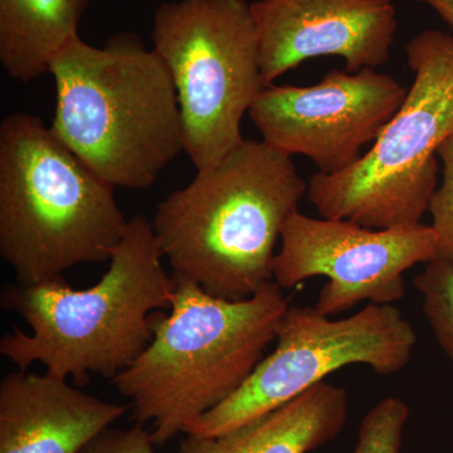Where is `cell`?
<instances>
[{"label": "cell", "instance_id": "obj_1", "mask_svg": "<svg viewBox=\"0 0 453 453\" xmlns=\"http://www.w3.org/2000/svg\"><path fill=\"white\" fill-rule=\"evenodd\" d=\"M306 193L291 157L244 139L157 204L155 238L173 275L219 299H249L273 281L277 241Z\"/></svg>", "mask_w": 453, "mask_h": 453}, {"label": "cell", "instance_id": "obj_2", "mask_svg": "<svg viewBox=\"0 0 453 453\" xmlns=\"http://www.w3.org/2000/svg\"><path fill=\"white\" fill-rule=\"evenodd\" d=\"M153 223L129 219L109 270L85 290L65 277L40 285L7 286L3 308L31 327H14L0 340V354L26 371L41 363L57 377L85 384L89 375L113 380L129 368L154 338L155 316L172 308L174 281L163 266Z\"/></svg>", "mask_w": 453, "mask_h": 453}, {"label": "cell", "instance_id": "obj_3", "mask_svg": "<svg viewBox=\"0 0 453 453\" xmlns=\"http://www.w3.org/2000/svg\"><path fill=\"white\" fill-rule=\"evenodd\" d=\"M172 277L168 314L157 312L149 347L111 380L130 399L134 421L153 423L160 447L243 386L290 308L275 281L249 299L229 301Z\"/></svg>", "mask_w": 453, "mask_h": 453}, {"label": "cell", "instance_id": "obj_4", "mask_svg": "<svg viewBox=\"0 0 453 453\" xmlns=\"http://www.w3.org/2000/svg\"><path fill=\"white\" fill-rule=\"evenodd\" d=\"M50 130L113 188L144 190L184 151L183 121L168 67L134 33L103 47L76 37L50 65Z\"/></svg>", "mask_w": 453, "mask_h": 453}, {"label": "cell", "instance_id": "obj_5", "mask_svg": "<svg viewBox=\"0 0 453 453\" xmlns=\"http://www.w3.org/2000/svg\"><path fill=\"white\" fill-rule=\"evenodd\" d=\"M115 188L37 116L0 124V255L18 283L40 285L82 264L110 262L127 232Z\"/></svg>", "mask_w": 453, "mask_h": 453}, {"label": "cell", "instance_id": "obj_6", "mask_svg": "<svg viewBox=\"0 0 453 453\" xmlns=\"http://www.w3.org/2000/svg\"><path fill=\"white\" fill-rule=\"evenodd\" d=\"M405 56L412 86L372 148L348 169L310 179L306 195L323 219L388 229L418 225L428 211L436 151L453 135V37L426 29Z\"/></svg>", "mask_w": 453, "mask_h": 453}, {"label": "cell", "instance_id": "obj_7", "mask_svg": "<svg viewBox=\"0 0 453 453\" xmlns=\"http://www.w3.org/2000/svg\"><path fill=\"white\" fill-rule=\"evenodd\" d=\"M151 37L177 89L184 153L196 172L213 168L243 142V115L266 88L251 4L163 3Z\"/></svg>", "mask_w": 453, "mask_h": 453}, {"label": "cell", "instance_id": "obj_8", "mask_svg": "<svg viewBox=\"0 0 453 453\" xmlns=\"http://www.w3.org/2000/svg\"><path fill=\"white\" fill-rule=\"evenodd\" d=\"M276 342L243 386L184 434L219 437L282 407L344 366L363 365L377 374H395L412 359L417 338L395 305L369 303L340 320L316 308L290 305Z\"/></svg>", "mask_w": 453, "mask_h": 453}, {"label": "cell", "instance_id": "obj_9", "mask_svg": "<svg viewBox=\"0 0 453 453\" xmlns=\"http://www.w3.org/2000/svg\"><path fill=\"white\" fill-rule=\"evenodd\" d=\"M434 259L437 235L431 226L372 229L297 211L283 226L273 281L292 288L311 277H326L315 308L332 318L363 301L393 305L403 299L405 271Z\"/></svg>", "mask_w": 453, "mask_h": 453}, {"label": "cell", "instance_id": "obj_10", "mask_svg": "<svg viewBox=\"0 0 453 453\" xmlns=\"http://www.w3.org/2000/svg\"><path fill=\"white\" fill-rule=\"evenodd\" d=\"M407 92L395 77L372 68L333 70L309 88L271 83L249 113L268 145L291 157L303 155L319 173L335 174L357 162Z\"/></svg>", "mask_w": 453, "mask_h": 453}, {"label": "cell", "instance_id": "obj_11", "mask_svg": "<svg viewBox=\"0 0 453 453\" xmlns=\"http://www.w3.org/2000/svg\"><path fill=\"white\" fill-rule=\"evenodd\" d=\"M265 85L321 56L345 71L386 65L398 19L392 0H256L251 3Z\"/></svg>", "mask_w": 453, "mask_h": 453}, {"label": "cell", "instance_id": "obj_12", "mask_svg": "<svg viewBox=\"0 0 453 453\" xmlns=\"http://www.w3.org/2000/svg\"><path fill=\"white\" fill-rule=\"evenodd\" d=\"M127 411L49 372H11L0 383V453H81Z\"/></svg>", "mask_w": 453, "mask_h": 453}, {"label": "cell", "instance_id": "obj_13", "mask_svg": "<svg viewBox=\"0 0 453 453\" xmlns=\"http://www.w3.org/2000/svg\"><path fill=\"white\" fill-rule=\"evenodd\" d=\"M348 414L347 390L321 381L273 412L219 437L186 434L178 453H309L338 437Z\"/></svg>", "mask_w": 453, "mask_h": 453}, {"label": "cell", "instance_id": "obj_14", "mask_svg": "<svg viewBox=\"0 0 453 453\" xmlns=\"http://www.w3.org/2000/svg\"><path fill=\"white\" fill-rule=\"evenodd\" d=\"M89 0H0V64L9 77L31 82L50 73L62 50L79 37Z\"/></svg>", "mask_w": 453, "mask_h": 453}, {"label": "cell", "instance_id": "obj_15", "mask_svg": "<svg viewBox=\"0 0 453 453\" xmlns=\"http://www.w3.org/2000/svg\"><path fill=\"white\" fill-rule=\"evenodd\" d=\"M438 345L453 362V264L434 259L414 279Z\"/></svg>", "mask_w": 453, "mask_h": 453}, {"label": "cell", "instance_id": "obj_16", "mask_svg": "<svg viewBox=\"0 0 453 453\" xmlns=\"http://www.w3.org/2000/svg\"><path fill=\"white\" fill-rule=\"evenodd\" d=\"M410 407L395 396L381 399L365 414L353 453H401Z\"/></svg>", "mask_w": 453, "mask_h": 453}, {"label": "cell", "instance_id": "obj_17", "mask_svg": "<svg viewBox=\"0 0 453 453\" xmlns=\"http://www.w3.org/2000/svg\"><path fill=\"white\" fill-rule=\"evenodd\" d=\"M437 157L442 160V184L429 202L432 228L437 235V259L453 264V135L438 146Z\"/></svg>", "mask_w": 453, "mask_h": 453}, {"label": "cell", "instance_id": "obj_18", "mask_svg": "<svg viewBox=\"0 0 453 453\" xmlns=\"http://www.w3.org/2000/svg\"><path fill=\"white\" fill-rule=\"evenodd\" d=\"M151 432L136 423L131 428H107L81 453H154Z\"/></svg>", "mask_w": 453, "mask_h": 453}, {"label": "cell", "instance_id": "obj_19", "mask_svg": "<svg viewBox=\"0 0 453 453\" xmlns=\"http://www.w3.org/2000/svg\"><path fill=\"white\" fill-rule=\"evenodd\" d=\"M427 4L437 12L443 20L453 26V0H414Z\"/></svg>", "mask_w": 453, "mask_h": 453}]
</instances>
